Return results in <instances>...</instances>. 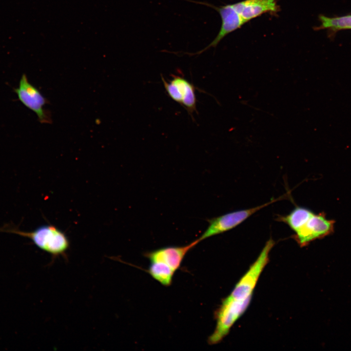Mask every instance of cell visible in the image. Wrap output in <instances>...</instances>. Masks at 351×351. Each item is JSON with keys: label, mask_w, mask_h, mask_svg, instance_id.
Masks as SVG:
<instances>
[{"label": "cell", "mask_w": 351, "mask_h": 351, "mask_svg": "<svg viewBox=\"0 0 351 351\" xmlns=\"http://www.w3.org/2000/svg\"><path fill=\"white\" fill-rule=\"evenodd\" d=\"M334 221L328 219L323 213H312L303 225L292 235L297 244L305 247L310 242L331 234L334 229Z\"/></svg>", "instance_id": "obj_4"}, {"label": "cell", "mask_w": 351, "mask_h": 351, "mask_svg": "<svg viewBox=\"0 0 351 351\" xmlns=\"http://www.w3.org/2000/svg\"><path fill=\"white\" fill-rule=\"evenodd\" d=\"M200 241L198 238L185 246L160 248L146 253L145 256L150 262L163 263L176 272L179 268L186 254Z\"/></svg>", "instance_id": "obj_7"}, {"label": "cell", "mask_w": 351, "mask_h": 351, "mask_svg": "<svg viewBox=\"0 0 351 351\" xmlns=\"http://www.w3.org/2000/svg\"><path fill=\"white\" fill-rule=\"evenodd\" d=\"M0 232L29 238L37 247L51 254L54 259L60 256L66 258L70 247V242L65 234L52 224L40 226L31 232L21 231L15 227L5 226L0 228Z\"/></svg>", "instance_id": "obj_1"}, {"label": "cell", "mask_w": 351, "mask_h": 351, "mask_svg": "<svg viewBox=\"0 0 351 351\" xmlns=\"http://www.w3.org/2000/svg\"><path fill=\"white\" fill-rule=\"evenodd\" d=\"M233 5L245 23L265 13L276 15L280 10L277 0H244Z\"/></svg>", "instance_id": "obj_8"}, {"label": "cell", "mask_w": 351, "mask_h": 351, "mask_svg": "<svg viewBox=\"0 0 351 351\" xmlns=\"http://www.w3.org/2000/svg\"><path fill=\"white\" fill-rule=\"evenodd\" d=\"M282 197L281 196L259 206L230 212L209 219L208 227L199 238L201 241L231 230L240 225L260 209L281 199Z\"/></svg>", "instance_id": "obj_3"}, {"label": "cell", "mask_w": 351, "mask_h": 351, "mask_svg": "<svg viewBox=\"0 0 351 351\" xmlns=\"http://www.w3.org/2000/svg\"><path fill=\"white\" fill-rule=\"evenodd\" d=\"M312 213L305 207L296 206L287 215H277L276 220L286 224L295 232L303 225Z\"/></svg>", "instance_id": "obj_9"}, {"label": "cell", "mask_w": 351, "mask_h": 351, "mask_svg": "<svg viewBox=\"0 0 351 351\" xmlns=\"http://www.w3.org/2000/svg\"><path fill=\"white\" fill-rule=\"evenodd\" d=\"M172 79L166 81L161 75V79L168 96L185 108L191 115L196 111L195 87L184 78L172 75Z\"/></svg>", "instance_id": "obj_6"}, {"label": "cell", "mask_w": 351, "mask_h": 351, "mask_svg": "<svg viewBox=\"0 0 351 351\" xmlns=\"http://www.w3.org/2000/svg\"><path fill=\"white\" fill-rule=\"evenodd\" d=\"M14 91L17 95L19 100L36 114L40 123H52L51 112L44 108L49 101L37 87L29 81L25 74L22 75L19 86L14 88Z\"/></svg>", "instance_id": "obj_2"}, {"label": "cell", "mask_w": 351, "mask_h": 351, "mask_svg": "<svg viewBox=\"0 0 351 351\" xmlns=\"http://www.w3.org/2000/svg\"><path fill=\"white\" fill-rule=\"evenodd\" d=\"M188 1L202 4L214 9L220 15L221 20V25L216 37L207 46L195 53H186L187 54L190 55H199L210 48L215 47L226 36L240 28L245 23V22L234 9L233 4L216 6L207 2L189 0Z\"/></svg>", "instance_id": "obj_5"}, {"label": "cell", "mask_w": 351, "mask_h": 351, "mask_svg": "<svg viewBox=\"0 0 351 351\" xmlns=\"http://www.w3.org/2000/svg\"><path fill=\"white\" fill-rule=\"evenodd\" d=\"M148 273L164 286L171 285L175 272L168 266L159 262H150Z\"/></svg>", "instance_id": "obj_11"}, {"label": "cell", "mask_w": 351, "mask_h": 351, "mask_svg": "<svg viewBox=\"0 0 351 351\" xmlns=\"http://www.w3.org/2000/svg\"><path fill=\"white\" fill-rule=\"evenodd\" d=\"M321 26L328 30L330 36H334L338 31L351 29V14L333 17L323 16L321 19Z\"/></svg>", "instance_id": "obj_10"}]
</instances>
